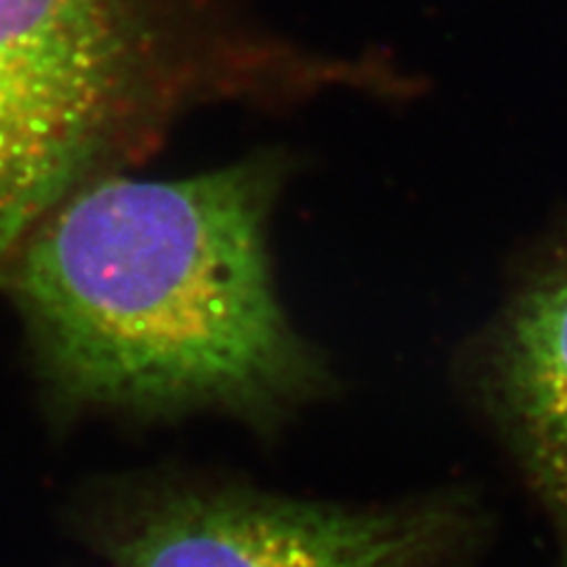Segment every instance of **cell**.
<instances>
[{
	"label": "cell",
	"instance_id": "cell-2",
	"mask_svg": "<svg viewBox=\"0 0 567 567\" xmlns=\"http://www.w3.org/2000/svg\"><path fill=\"white\" fill-rule=\"evenodd\" d=\"M350 76L346 55L270 31L254 0H0V265L197 106L343 91Z\"/></svg>",
	"mask_w": 567,
	"mask_h": 567
},
{
	"label": "cell",
	"instance_id": "cell-4",
	"mask_svg": "<svg viewBox=\"0 0 567 567\" xmlns=\"http://www.w3.org/2000/svg\"><path fill=\"white\" fill-rule=\"evenodd\" d=\"M477 410L548 520L567 513V208L525 248L468 346Z\"/></svg>",
	"mask_w": 567,
	"mask_h": 567
},
{
	"label": "cell",
	"instance_id": "cell-5",
	"mask_svg": "<svg viewBox=\"0 0 567 567\" xmlns=\"http://www.w3.org/2000/svg\"><path fill=\"white\" fill-rule=\"evenodd\" d=\"M556 532V563L554 567H567V513L551 520Z\"/></svg>",
	"mask_w": 567,
	"mask_h": 567
},
{
	"label": "cell",
	"instance_id": "cell-1",
	"mask_svg": "<svg viewBox=\"0 0 567 567\" xmlns=\"http://www.w3.org/2000/svg\"><path fill=\"white\" fill-rule=\"evenodd\" d=\"M279 152L147 181L85 183L14 256L43 374L71 410L133 421L227 416L270 431L329 393L284 308L270 225Z\"/></svg>",
	"mask_w": 567,
	"mask_h": 567
},
{
	"label": "cell",
	"instance_id": "cell-3",
	"mask_svg": "<svg viewBox=\"0 0 567 567\" xmlns=\"http://www.w3.org/2000/svg\"><path fill=\"white\" fill-rule=\"evenodd\" d=\"M481 532L454 492L339 504L154 475L123 492L100 546L114 567H458Z\"/></svg>",
	"mask_w": 567,
	"mask_h": 567
}]
</instances>
